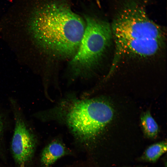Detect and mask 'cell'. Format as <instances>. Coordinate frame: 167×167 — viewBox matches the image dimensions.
<instances>
[{
  "mask_svg": "<svg viewBox=\"0 0 167 167\" xmlns=\"http://www.w3.org/2000/svg\"><path fill=\"white\" fill-rule=\"evenodd\" d=\"M59 108L60 116L74 136L83 142L93 141L113 120L114 110L101 98L72 99Z\"/></svg>",
  "mask_w": 167,
  "mask_h": 167,
  "instance_id": "7a4b0ae2",
  "label": "cell"
},
{
  "mask_svg": "<svg viewBox=\"0 0 167 167\" xmlns=\"http://www.w3.org/2000/svg\"><path fill=\"white\" fill-rule=\"evenodd\" d=\"M166 151V142L162 141L159 142L148 147L143 153L141 158L147 161L155 162Z\"/></svg>",
  "mask_w": 167,
  "mask_h": 167,
  "instance_id": "9c48e42d",
  "label": "cell"
},
{
  "mask_svg": "<svg viewBox=\"0 0 167 167\" xmlns=\"http://www.w3.org/2000/svg\"><path fill=\"white\" fill-rule=\"evenodd\" d=\"M163 41L155 39H137L116 45L114 57L109 75L112 74L119 61L123 56L130 55L147 57L152 56L161 49Z\"/></svg>",
  "mask_w": 167,
  "mask_h": 167,
  "instance_id": "8992f818",
  "label": "cell"
},
{
  "mask_svg": "<svg viewBox=\"0 0 167 167\" xmlns=\"http://www.w3.org/2000/svg\"><path fill=\"white\" fill-rule=\"evenodd\" d=\"M10 101L15 120L11 142L12 154L15 161L19 167H24L33 155L36 138L16 101L11 98Z\"/></svg>",
  "mask_w": 167,
  "mask_h": 167,
  "instance_id": "5b68a950",
  "label": "cell"
},
{
  "mask_svg": "<svg viewBox=\"0 0 167 167\" xmlns=\"http://www.w3.org/2000/svg\"><path fill=\"white\" fill-rule=\"evenodd\" d=\"M84 31L71 66L75 74H83L94 67L109 45L113 35L107 22L91 16L85 17Z\"/></svg>",
  "mask_w": 167,
  "mask_h": 167,
  "instance_id": "277c9868",
  "label": "cell"
},
{
  "mask_svg": "<svg viewBox=\"0 0 167 167\" xmlns=\"http://www.w3.org/2000/svg\"><path fill=\"white\" fill-rule=\"evenodd\" d=\"M29 4L26 7L38 44L53 56L72 57L84 31L85 24L82 19L62 2Z\"/></svg>",
  "mask_w": 167,
  "mask_h": 167,
  "instance_id": "6da1fadb",
  "label": "cell"
},
{
  "mask_svg": "<svg viewBox=\"0 0 167 167\" xmlns=\"http://www.w3.org/2000/svg\"><path fill=\"white\" fill-rule=\"evenodd\" d=\"M64 146L61 143L54 141L45 147L41 155V162L48 167L54 164L65 153Z\"/></svg>",
  "mask_w": 167,
  "mask_h": 167,
  "instance_id": "52a82bcc",
  "label": "cell"
},
{
  "mask_svg": "<svg viewBox=\"0 0 167 167\" xmlns=\"http://www.w3.org/2000/svg\"><path fill=\"white\" fill-rule=\"evenodd\" d=\"M111 27L115 45L137 39L164 40V31L149 19L145 6L139 0L125 1L118 11Z\"/></svg>",
  "mask_w": 167,
  "mask_h": 167,
  "instance_id": "3957f363",
  "label": "cell"
},
{
  "mask_svg": "<svg viewBox=\"0 0 167 167\" xmlns=\"http://www.w3.org/2000/svg\"><path fill=\"white\" fill-rule=\"evenodd\" d=\"M3 129V124L1 115L0 114V137L1 136Z\"/></svg>",
  "mask_w": 167,
  "mask_h": 167,
  "instance_id": "30bf717a",
  "label": "cell"
},
{
  "mask_svg": "<svg viewBox=\"0 0 167 167\" xmlns=\"http://www.w3.org/2000/svg\"><path fill=\"white\" fill-rule=\"evenodd\" d=\"M140 121L145 135L150 139L156 138L159 131V127L149 110L142 113L141 116Z\"/></svg>",
  "mask_w": 167,
  "mask_h": 167,
  "instance_id": "ba28073f",
  "label": "cell"
}]
</instances>
